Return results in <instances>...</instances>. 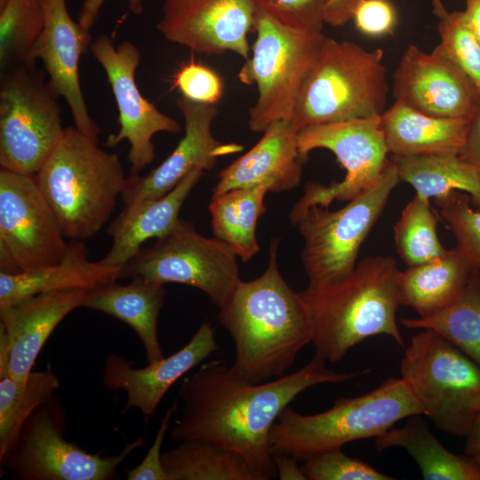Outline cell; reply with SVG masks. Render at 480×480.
<instances>
[{"instance_id":"obj_1","label":"cell","mask_w":480,"mask_h":480,"mask_svg":"<svg viewBox=\"0 0 480 480\" xmlns=\"http://www.w3.org/2000/svg\"><path fill=\"white\" fill-rule=\"evenodd\" d=\"M317 355L300 370L252 383L221 360L202 364L180 388V416L171 428L176 443L200 441L242 455L261 480L277 477L269 431L281 412L307 388L339 384L364 374L337 372Z\"/></svg>"},{"instance_id":"obj_2","label":"cell","mask_w":480,"mask_h":480,"mask_svg":"<svg viewBox=\"0 0 480 480\" xmlns=\"http://www.w3.org/2000/svg\"><path fill=\"white\" fill-rule=\"evenodd\" d=\"M279 243V236L272 238L266 270L253 280H241L218 315L234 340L231 368L252 383L285 375L314 336L307 302L278 269Z\"/></svg>"},{"instance_id":"obj_3","label":"cell","mask_w":480,"mask_h":480,"mask_svg":"<svg viewBox=\"0 0 480 480\" xmlns=\"http://www.w3.org/2000/svg\"><path fill=\"white\" fill-rule=\"evenodd\" d=\"M400 272L392 257L370 256L343 277L300 292L312 317L315 354L336 363L354 346L382 334L404 348L396 323Z\"/></svg>"},{"instance_id":"obj_4","label":"cell","mask_w":480,"mask_h":480,"mask_svg":"<svg viewBox=\"0 0 480 480\" xmlns=\"http://www.w3.org/2000/svg\"><path fill=\"white\" fill-rule=\"evenodd\" d=\"M36 179L63 236L81 241L109 220L127 177L116 154L70 126Z\"/></svg>"},{"instance_id":"obj_5","label":"cell","mask_w":480,"mask_h":480,"mask_svg":"<svg viewBox=\"0 0 480 480\" xmlns=\"http://www.w3.org/2000/svg\"><path fill=\"white\" fill-rule=\"evenodd\" d=\"M423 414L402 378L388 377L378 388L355 397L337 399L322 412L301 414L286 406L269 431L274 453L298 461L365 438L378 437L401 420Z\"/></svg>"},{"instance_id":"obj_6","label":"cell","mask_w":480,"mask_h":480,"mask_svg":"<svg viewBox=\"0 0 480 480\" xmlns=\"http://www.w3.org/2000/svg\"><path fill=\"white\" fill-rule=\"evenodd\" d=\"M381 49L327 37L308 72L290 116L307 126L380 116L388 93Z\"/></svg>"},{"instance_id":"obj_7","label":"cell","mask_w":480,"mask_h":480,"mask_svg":"<svg viewBox=\"0 0 480 480\" xmlns=\"http://www.w3.org/2000/svg\"><path fill=\"white\" fill-rule=\"evenodd\" d=\"M400 373L437 428L466 437L480 412V367L475 362L423 329L404 348Z\"/></svg>"},{"instance_id":"obj_8","label":"cell","mask_w":480,"mask_h":480,"mask_svg":"<svg viewBox=\"0 0 480 480\" xmlns=\"http://www.w3.org/2000/svg\"><path fill=\"white\" fill-rule=\"evenodd\" d=\"M252 55L238 72L244 84L257 85L258 98L248 125L263 132L272 123L290 118L301 86L326 36L286 27L256 7Z\"/></svg>"},{"instance_id":"obj_9","label":"cell","mask_w":480,"mask_h":480,"mask_svg":"<svg viewBox=\"0 0 480 480\" xmlns=\"http://www.w3.org/2000/svg\"><path fill=\"white\" fill-rule=\"evenodd\" d=\"M59 98L36 64L1 72L2 169L29 175L39 172L65 132Z\"/></svg>"},{"instance_id":"obj_10","label":"cell","mask_w":480,"mask_h":480,"mask_svg":"<svg viewBox=\"0 0 480 480\" xmlns=\"http://www.w3.org/2000/svg\"><path fill=\"white\" fill-rule=\"evenodd\" d=\"M400 181L393 162L380 183L342 208L313 204L292 221L303 238L300 256L308 287L332 283L354 269L364 241Z\"/></svg>"},{"instance_id":"obj_11","label":"cell","mask_w":480,"mask_h":480,"mask_svg":"<svg viewBox=\"0 0 480 480\" xmlns=\"http://www.w3.org/2000/svg\"><path fill=\"white\" fill-rule=\"evenodd\" d=\"M236 257L226 243L201 235L192 222L180 218L151 247L141 249L123 267L121 278L192 286L220 308L241 281Z\"/></svg>"},{"instance_id":"obj_12","label":"cell","mask_w":480,"mask_h":480,"mask_svg":"<svg viewBox=\"0 0 480 480\" xmlns=\"http://www.w3.org/2000/svg\"><path fill=\"white\" fill-rule=\"evenodd\" d=\"M381 116L315 124L298 132V148L305 160L316 148L332 151L346 170L345 178L338 183L324 186L308 183L304 195L294 204L291 222L313 204L329 207L333 200L350 201L372 188L384 178L392 165Z\"/></svg>"},{"instance_id":"obj_13","label":"cell","mask_w":480,"mask_h":480,"mask_svg":"<svg viewBox=\"0 0 480 480\" xmlns=\"http://www.w3.org/2000/svg\"><path fill=\"white\" fill-rule=\"evenodd\" d=\"M51 399L28 419L13 447L1 460L20 480H107L144 438L128 443L115 456L86 452L64 438L62 412Z\"/></svg>"},{"instance_id":"obj_14","label":"cell","mask_w":480,"mask_h":480,"mask_svg":"<svg viewBox=\"0 0 480 480\" xmlns=\"http://www.w3.org/2000/svg\"><path fill=\"white\" fill-rule=\"evenodd\" d=\"M36 175L0 171V272L60 262L68 244Z\"/></svg>"},{"instance_id":"obj_15","label":"cell","mask_w":480,"mask_h":480,"mask_svg":"<svg viewBox=\"0 0 480 480\" xmlns=\"http://www.w3.org/2000/svg\"><path fill=\"white\" fill-rule=\"evenodd\" d=\"M90 51L106 72L118 108L119 132L110 135L106 145L128 140L130 175H138L156 158L154 135L179 133L182 128L140 93L135 81L140 52L135 44L124 41L116 47L108 36L101 34L92 42Z\"/></svg>"},{"instance_id":"obj_16","label":"cell","mask_w":480,"mask_h":480,"mask_svg":"<svg viewBox=\"0 0 480 480\" xmlns=\"http://www.w3.org/2000/svg\"><path fill=\"white\" fill-rule=\"evenodd\" d=\"M393 97L424 114L470 118L480 95L440 44L429 52L414 44L404 52L393 74Z\"/></svg>"},{"instance_id":"obj_17","label":"cell","mask_w":480,"mask_h":480,"mask_svg":"<svg viewBox=\"0 0 480 480\" xmlns=\"http://www.w3.org/2000/svg\"><path fill=\"white\" fill-rule=\"evenodd\" d=\"M252 0H164L158 31L169 42L198 54L233 52L249 59Z\"/></svg>"},{"instance_id":"obj_18","label":"cell","mask_w":480,"mask_h":480,"mask_svg":"<svg viewBox=\"0 0 480 480\" xmlns=\"http://www.w3.org/2000/svg\"><path fill=\"white\" fill-rule=\"evenodd\" d=\"M176 106L184 118V136L172 154L147 175L127 177L121 195L124 207L160 198L193 170H212L219 157L243 150L241 144L224 143L213 136L212 122L219 113L216 104L180 95Z\"/></svg>"},{"instance_id":"obj_19","label":"cell","mask_w":480,"mask_h":480,"mask_svg":"<svg viewBox=\"0 0 480 480\" xmlns=\"http://www.w3.org/2000/svg\"><path fill=\"white\" fill-rule=\"evenodd\" d=\"M44 26L34 44L29 63L39 59L49 82L69 106L75 127L98 142L100 128L92 119L80 84L79 60L92 42L90 31L73 20L66 0H43Z\"/></svg>"},{"instance_id":"obj_20","label":"cell","mask_w":480,"mask_h":480,"mask_svg":"<svg viewBox=\"0 0 480 480\" xmlns=\"http://www.w3.org/2000/svg\"><path fill=\"white\" fill-rule=\"evenodd\" d=\"M89 292H43L0 308V378L24 382L52 332L66 316L83 307Z\"/></svg>"},{"instance_id":"obj_21","label":"cell","mask_w":480,"mask_h":480,"mask_svg":"<svg viewBox=\"0 0 480 480\" xmlns=\"http://www.w3.org/2000/svg\"><path fill=\"white\" fill-rule=\"evenodd\" d=\"M219 348L212 323L203 322L184 347L145 367L135 368L120 355L107 356L103 361L101 383L109 390L126 393L123 413L136 408L148 421L170 388Z\"/></svg>"},{"instance_id":"obj_22","label":"cell","mask_w":480,"mask_h":480,"mask_svg":"<svg viewBox=\"0 0 480 480\" xmlns=\"http://www.w3.org/2000/svg\"><path fill=\"white\" fill-rule=\"evenodd\" d=\"M298 132L289 118L270 124L250 150L220 172L212 194L257 185L278 193L299 186L304 159L299 152Z\"/></svg>"},{"instance_id":"obj_23","label":"cell","mask_w":480,"mask_h":480,"mask_svg":"<svg viewBox=\"0 0 480 480\" xmlns=\"http://www.w3.org/2000/svg\"><path fill=\"white\" fill-rule=\"evenodd\" d=\"M82 241L68 245L58 263L17 273L0 272V308L39 293L69 289L93 291L121 278L122 267L107 266L88 259Z\"/></svg>"},{"instance_id":"obj_24","label":"cell","mask_w":480,"mask_h":480,"mask_svg":"<svg viewBox=\"0 0 480 480\" xmlns=\"http://www.w3.org/2000/svg\"><path fill=\"white\" fill-rule=\"evenodd\" d=\"M203 174L202 170H193L164 196L124 207L107 229L113 244L100 262L123 268L143 243L166 234L180 219L182 204Z\"/></svg>"},{"instance_id":"obj_25","label":"cell","mask_w":480,"mask_h":480,"mask_svg":"<svg viewBox=\"0 0 480 480\" xmlns=\"http://www.w3.org/2000/svg\"><path fill=\"white\" fill-rule=\"evenodd\" d=\"M389 153L401 156L458 154L470 118H444L395 103L381 115Z\"/></svg>"},{"instance_id":"obj_26","label":"cell","mask_w":480,"mask_h":480,"mask_svg":"<svg viewBox=\"0 0 480 480\" xmlns=\"http://www.w3.org/2000/svg\"><path fill=\"white\" fill-rule=\"evenodd\" d=\"M164 285L141 277L127 284L111 283L90 291L83 307L109 315L132 328L139 336L148 363L164 358L157 319L164 304Z\"/></svg>"},{"instance_id":"obj_27","label":"cell","mask_w":480,"mask_h":480,"mask_svg":"<svg viewBox=\"0 0 480 480\" xmlns=\"http://www.w3.org/2000/svg\"><path fill=\"white\" fill-rule=\"evenodd\" d=\"M476 270L458 245L439 258L408 267L399 275L400 305L412 308L420 317L433 315L461 294Z\"/></svg>"},{"instance_id":"obj_28","label":"cell","mask_w":480,"mask_h":480,"mask_svg":"<svg viewBox=\"0 0 480 480\" xmlns=\"http://www.w3.org/2000/svg\"><path fill=\"white\" fill-rule=\"evenodd\" d=\"M392 447L404 449L425 480H480V464L467 454H455L445 448L420 414L409 417L404 426L393 427L375 438L377 451Z\"/></svg>"},{"instance_id":"obj_29","label":"cell","mask_w":480,"mask_h":480,"mask_svg":"<svg viewBox=\"0 0 480 480\" xmlns=\"http://www.w3.org/2000/svg\"><path fill=\"white\" fill-rule=\"evenodd\" d=\"M401 181L410 184L420 195L434 201L452 191L470 196L480 210V169L464 161L458 154L428 156H393Z\"/></svg>"},{"instance_id":"obj_30","label":"cell","mask_w":480,"mask_h":480,"mask_svg":"<svg viewBox=\"0 0 480 480\" xmlns=\"http://www.w3.org/2000/svg\"><path fill=\"white\" fill-rule=\"evenodd\" d=\"M266 185L236 188L212 194L209 211L213 236L226 243L244 262L255 256L258 219L265 212Z\"/></svg>"},{"instance_id":"obj_31","label":"cell","mask_w":480,"mask_h":480,"mask_svg":"<svg viewBox=\"0 0 480 480\" xmlns=\"http://www.w3.org/2000/svg\"><path fill=\"white\" fill-rule=\"evenodd\" d=\"M167 480H261L235 451L200 441H183L162 452Z\"/></svg>"},{"instance_id":"obj_32","label":"cell","mask_w":480,"mask_h":480,"mask_svg":"<svg viewBox=\"0 0 480 480\" xmlns=\"http://www.w3.org/2000/svg\"><path fill=\"white\" fill-rule=\"evenodd\" d=\"M400 322L410 329L437 332L480 367V270L474 272L461 294L447 307Z\"/></svg>"},{"instance_id":"obj_33","label":"cell","mask_w":480,"mask_h":480,"mask_svg":"<svg viewBox=\"0 0 480 480\" xmlns=\"http://www.w3.org/2000/svg\"><path fill=\"white\" fill-rule=\"evenodd\" d=\"M60 386L50 366L32 371L24 382L10 376L0 378V461L13 447L28 419Z\"/></svg>"},{"instance_id":"obj_34","label":"cell","mask_w":480,"mask_h":480,"mask_svg":"<svg viewBox=\"0 0 480 480\" xmlns=\"http://www.w3.org/2000/svg\"><path fill=\"white\" fill-rule=\"evenodd\" d=\"M43 0L0 2V69L29 63L31 50L44 26Z\"/></svg>"},{"instance_id":"obj_35","label":"cell","mask_w":480,"mask_h":480,"mask_svg":"<svg viewBox=\"0 0 480 480\" xmlns=\"http://www.w3.org/2000/svg\"><path fill=\"white\" fill-rule=\"evenodd\" d=\"M437 217L429 199L420 195L405 205L394 227L396 249L408 267L418 266L446 253L437 233Z\"/></svg>"},{"instance_id":"obj_36","label":"cell","mask_w":480,"mask_h":480,"mask_svg":"<svg viewBox=\"0 0 480 480\" xmlns=\"http://www.w3.org/2000/svg\"><path fill=\"white\" fill-rule=\"evenodd\" d=\"M440 44L480 95V44L468 28L463 11H453L438 23Z\"/></svg>"},{"instance_id":"obj_37","label":"cell","mask_w":480,"mask_h":480,"mask_svg":"<svg viewBox=\"0 0 480 480\" xmlns=\"http://www.w3.org/2000/svg\"><path fill=\"white\" fill-rule=\"evenodd\" d=\"M470 196L452 191L435 203L440 214L453 233L457 245L480 270V210L470 204Z\"/></svg>"},{"instance_id":"obj_38","label":"cell","mask_w":480,"mask_h":480,"mask_svg":"<svg viewBox=\"0 0 480 480\" xmlns=\"http://www.w3.org/2000/svg\"><path fill=\"white\" fill-rule=\"evenodd\" d=\"M300 468L307 480H392L368 463L331 449L303 461Z\"/></svg>"},{"instance_id":"obj_39","label":"cell","mask_w":480,"mask_h":480,"mask_svg":"<svg viewBox=\"0 0 480 480\" xmlns=\"http://www.w3.org/2000/svg\"><path fill=\"white\" fill-rule=\"evenodd\" d=\"M279 23L304 32L322 33L329 0H252Z\"/></svg>"},{"instance_id":"obj_40","label":"cell","mask_w":480,"mask_h":480,"mask_svg":"<svg viewBox=\"0 0 480 480\" xmlns=\"http://www.w3.org/2000/svg\"><path fill=\"white\" fill-rule=\"evenodd\" d=\"M172 85L180 90L182 96L208 104H216L223 92V84L219 75L195 61L180 67L173 76Z\"/></svg>"},{"instance_id":"obj_41","label":"cell","mask_w":480,"mask_h":480,"mask_svg":"<svg viewBox=\"0 0 480 480\" xmlns=\"http://www.w3.org/2000/svg\"><path fill=\"white\" fill-rule=\"evenodd\" d=\"M352 19L362 34L372 37L392 34L397 23L396 10L389 0H363Z\"/></svg>"},{"instance_id":"obj_42","label":"cell","mask_w":480,"mask_h":480,"mask_svg":"<svg viewBox=\"0 0 480 480\" xmlns=\"http://www.w3.org/2000/svg\"><path fill=\"white\" fill-rule=\"evenodd\" d=\"M178 410V400L169 407L161 420L152 445L140 463L128 470V480H167L162 464L161 448L168 429L171 428L172 415Z\"/></svg>"},{"instance_id":"obj_43","label":"cell","mask_w":480,"mask_h":480,"mask_svg":"<svg viewBox=\"0 0 480 480\" xmlns=\"http://www.w3.org/2000/svg\"><path fill=\"white\" fill-rule=\"evenodd\" d=\"M459 156L480 169V105L469 119L464 143Z\"/></svg>"},{"instance_id":"obj_44","label":"cell","mask_w":480,"mask_h":480,"mask_svg":"<svg viewBox=\"0 0 480 480\" xmlns=\"http://www.w3.org/2000/svg\"><path fill=\"white\" fill-rule=\"evenodd\" d=\"M106 0H84L78 13L77 22L87 31H91L94 26ZM129 10L139 15L143 12L142 0H128Z\"/></svg>"},{"instance_id":"obj_45","label":"cell","mask_w":480,"mask_h":480,"mask_svg":"<svg viewBox=\"0 0 480 480\" xmlns=\"http://www.w3.org/2000/svg\"><path fill=\"white\" fill-rule=\"evenodd\" d=\"M363 0H329L324 21L332 27H341L352 20L354 12Z\"/></svg>"},{"instance_id":"obj_46","label":"cell","mask_w":480,"mask_h":480,"mask_svg":"<svg viewBox=\"0 0 480 480\" xmlns=\"http://www.w3.org/2000/svg\"><path fill=\"white\" fill-rule=\"evenodd\" d=\"M274 462L280 480H307L297 460L292 456L274 453Z\"/></svg>"},{"instance_id":"obj_47","label":"cell","mask_w":480,"mask_h":480,"mask_svg":"<svg viewBox=\"0 0 480 480\" xmlns=\"http://www.w3.org/2000/svg\"><path fill=\"white\" fill-rule=\"evenodd\" d=\"M464 452L480 464V412L466 436Z\"/></svg>"},{"instance_id":"obj_48","label":"cell","mask_w":480,"mask_h":480,"mask_svg":"<svg viewBox=\"0 0 480 480\" xmlns=\"http://www.w3.org/2000/svg\"><path fill=\"white\" fill-rule=\"evenodd\" d=\"M463 14L468 28L480 44V0H466Z\"/></svg>"},{"instance_id":"obj_49","label":"cell","mask_w":480,"mask_h":480,"mask_svg":"<svg viewBox=\"0 0 480 480\" xmlns=\"http://www.w3.org/2000/svg\"><path fill=\"white\" fill-rule=\"evenodd\" d=\"M432 5H433V12L439 19L444 18L449 13V12L444 6L442 0H432Z\"/></svg>"},{"instance_id":"obj_50","label":"cell","mask_w":480,"mask_h":480,"mask_svg":"<svg viewBox=\"0 0 480 480\" xmlns=\"http://www.w3.org/2000/svg\"><path fill=\"white\" fill-rule=\"evenodd\" d=\"M2 1H4V0H0V2H2Z\"/></svg>"}]
</instances>
